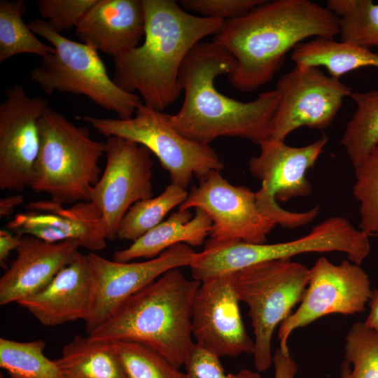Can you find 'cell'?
<instances>
[{
	"label": "cell",
	"mask_w": 378,
	"mask_h": 378,
	"mask_svg": "<svg viewBox=\"0 0 378 378\" xmlns=\"http://www.w3.org/2000/svg\"><path fill=\"white\" fill-rule=\"evenodd\" d=\"M310 269L290 259L263 262L234 273L240 302L248 307L254 333V365L265 371L272 363L274 331L300 302L307 287Z\"/></svg>",
	"instance_id": "obj_8"
},
{
	"label": "cell",
	"mask_w": 378,
	"mask_h": 378,
	"mask_svg": "<svg viewBox=\"0 0 378 378\" xmlns=\"http://www.w3.org/2000/svg\"><path fill=\"white\" fill-rule=\"evenodd\" d=\"M0 104V189L29 188L40 149L38 120L49 106L41 97H30L15 84Z\"/></svg>",
	"instance_id": "obj_14"
},
{
	"label": "cell",
	"mask_w": 378,
	"mask_h": 378,
	"mask_svg": "<svg viewBox=\"0 0 378 378\" xmlns=\"http://www.w3.org/2000/svg\"><path fill=\"white\" fill-rule=\"evenodd\" d=\"M353 195L360 204L359 229L378 237V146L355 169Z\"/></svg>",
	"instance_id": "obj_30"
},
{
	"label": "cell",
	"mask_w": 378,
	"mask_h": 378,
	"mask_svg": "<svg viewBox=\"0 0 378 378\" xmlns=\"http://www.w3.org/2000/svg\"><path fill=\"white\" fill-rule=\"evenodd\" d=\"M24 198L21 195H13L0 200V217L10 216L14 210L23 203Z\"/></svg>",
	"instance_id": "obj_37"
},
{
	"label": "cell",
	"mask_w": 378,
	"mask_h": 378,
	"mask_svg": "<svg viewBox=\"0 0 378 378\" xmlns=\"http://www.w3.org/2000/svg\"><path fill=\"white\" fill-rule=\"evenodd\" d=\"M340 378H351V369L346 360L342 361L340 365Z\"/></svg>",
	"instance_id": "obj_39"
},
{
	"label": "cell",
	"mask_w": 378,
	"mask_h": 378,
	"mask_svg": "<svg viewBox=\"0 0 378 378\" xmlns=\"http://www.w3.org/2000/svg\"><path fill=\"white\" fill-rule=\"evenodd\" d=\"M144 41L113 57V80L123 90L138 92L144 103L162 111L182 91L179 73L195 46L215 35L225 21L190 14L174 0H141Z\"/></svg>",
	"instance_id": "obj_3"
},
{
	"label": "cell",
	"mask_w": 378,
	"mask_h": 378,
	"mask_svg": "<svg viewBox=\"0 0 378 378\" xmlns=\"http://www.w3.org/2000/svg\"><path fill=\"white\" fill-rule=\"evenodd\" d=\"M105 144L106 166L90 201L102 214L107 239L113 240L129 209L153 197V161L146 148L130 140L110 136Z\"/></svg>",
	"instance_id": "obj_12"
},
{
	"label": "cell",
	"mask_w": 378,
	"mask_h": 378,
	"mask_svg": "<svg viewBox=\"0 0 378 378\" xmlns=\"http://www.w3.org/2000/svg\"><path fill=\"white\" fill-rule=\"evenodd\" d=\"M328 139L323 134L309 145L293 147L285 141L269 139L259 145L260 153L250 158L248 169L261 181L255 200L262 211L277 206V201L286 202L311 194L306 174L315 164Z\"/></svg>",
	"instance_id": "obj_16"
},
{
	"label": "cell",
	"mask_w": 378,
	"mask_h": 378,
	"mask_svg": "<svg viewBox=\"0 0 378 378\" xmlns=\"http://www.w3.org/2000/svg\"><path fill=\"white\" fill-rule=\"evenodd\" d=\"M326 7L339 18L342 41L378 48V4L372 0H328Z\"/></svg>",
	"instance_id": "obj_27"
},
{
	"label": "cell",
	"mask_w": 378,
	"mask_h": 378,
	"mask_svg": "<svg viewBox=\"0 0 378 378\" xmlns=\"http://www.w3.org/2000/svg\"><path fill=\"white\" fill-rule=\"evenodd\" d=\"M372 291L370 279L359 265L349 260L335 265L325 257L319 258L310 268L309 281L298 308L280 324L279 348L290 353L287 341L293 331L323 316L365 311Z\"/></svg>",
	"instance_id": "obj_11"
},
{
	"label": "cell",
	"mask_w": 378,
	"mask_h": 378,
	"mask_svg": "<svg viewBox=\"0 0 378 378\" xmlns=\"http://www.w3.org/2000/svg\"><path fill=\"white\" fill-rule=\"evenodd\" d=\"M187 378H261L255 372L243 369L225 374L220 357L195 343L184 363Z\"/></svg>",
	"instance_id": "obj_33"
},
{
	"label": "cell",
	"mask_w": 378,
	"mask_h": 378,
	"mask_svg": "<svg viewBox=\"0 0 378 378\" xmlns=\"http://www.w3.org/2000/svg\"><path fill=\"white\" fill-rule=\"evenodd\" d=\"M356 111L341 139L354 167H358L378 146V90L353 92Z\"/></svg>",
	"instance_id": "obj_24"
},
{
	"label": "cell",
	"mask_w": 378,
	"mask_h": 378,
	"mask_svg": "<svg viewBox=\"0 0 378 378\" xmlns=\"http://www.w3.org/2000/svg\"><path fill=\"white\" fill-rule=\"evenodd\" d=\"M264 0H181L185 10L201 15V17L229 20L239 18Z\"/></svg>",
	"instance_id": "obj_34"
},
{
	"label": "cell",
	"mask_w": 378,
	"mask_h": 378,
	"mask_svg": "<svg viewBox=\"0 0 378 378\" xmlns=\"http://www.w3.org/2000/svg\"><path fill=\"white\" fill-rule=\"evenodd\" d=\"M196 253L191 246L178 244L146 261L118 262L90 251L86 255L93 292L90 312L84 321L88 334L107 321L130 296L166 272L190 267Z\"/></svg>",
	"instance_id": "obj_13"
},
{
	"label": "cell",
	"mask_w": 378,
	"mask_h": 378,
	"mask_svg": "<svg viewBox=\"0 0 378 378\" xmlns=\"http://www.w3.org/2000/svg\"><path fill=\"white\" fill-rule=\"evenodd\" d=\"M199 209L212 221L205 248L243 241L265 244L276 223L258 208L255 192L232 185L220 171L211 172L192 186L178 209Z\"/></svg>",
	"instance_id": "obj_9"
},
{
	"label": "cell",
	"mask_w": 378,
	"mask_h": 378,
	"mask_svg": "<svg viewBox=\"0 0 378 378\" xmlns=\"http://www.w3.org/2000/svg\"><path fill=\"white\" fill-rule=\"evenodd\" d=\"M201 281L170 270L130 296L88 335L93 340L145 344L179 369L192 351V304Z\"/></svg>",
	"instance_id": "obj_4"
},
{
	"label": "cell",
	"mask_w": 378,
	"mask_h": 378,
	"mask_svg": "<svg viewBox=\"0 0 378 378\" xmlns=\"http://www.w3.org/2000/svg\"><path fill=\"white\" fill-rule=\"evenodd\" d=\"M76 118L105 136L124 138L146 148L168 172L172 183L186 189L195 176L201 181L224 165L209 144L181 134L170 123L167 113L143 103L127 119L78 115Z\"/></svg>",
	"instance_id": "obj_7"
},
{
	"label": "cell",
	"mask_w": 378,
	"mask_h": 378,
	"mask_svg": "<svg viewBox=\"0 0 378 378\" xmlns=\"http://www.w3.org/2000/svg\"><path fill=\"white\" fill-rule=\"evenodd\" d=\"M40 149L29 188L62 204L90 200L101 174L99 162L106 144L91 138L48 106L38 120Z\"/></svg>",
	"instance_id": "obj_5"
},
{
	"label": "cell",
	"mask_w": 378,
	"mask_h": 378,
	"mask_svg": "<svg viewBox=\"0 0 378 378\" xmlns=\"http://www.w3.org/2000/svg\"><path fill=\"white\" fill-rule=\"evenodd\" d=\"M93 281L87 255L78 251L41 290L18 304L41 325L56 326L81 319L90 312Z\"/></svg>",
	"instance_id": "obj_18"
},
{
	"label": "cell",
	"mask_w": 378,
	"mask_h": 378,
	"mask_svg": "<svg viewBox=\"0 0 378 378\" xmlns=\"http://www.w3.org/2000/svg\"><path fill=\"white\" fill-rule=\"evenodd\" d=\"M211 226V218L202 210L196 209L192 216L190 209H178L130 246L115 252L113 260L130 262L141 258L151 259L178 244L201 246L209 235Z\"/></svg>",
	"instance_id": "obj_21"
},
{
	"label": "cell",
	"mask_w": 378,
	"mask_h": 378,
	"mask_svg": "<svg viewBox=\"0 0 378 378\" xmlns=\"http://www.w3.org/2000/svg\"><path fill=\"white\" fill-rule=\"evenodd\" d=\"M274 366V378H295L298 365L290 353H285L278 348L272 356Z\"/></svg>",
	"instance_id": "obj_35"
},
{
	"label": "cell",
	"mask_w": 378,
	"mask_h": 378,
	"mask_svg": "<svg viewBox=\"0 0 378 378\" xmlns=\"http://www.w3.org/2000/svg\"><path fill=\"white\" fill-rule=\"evenodd\" d=\"M64 378H126L111 342L76 335L54 360Z\"/></svg>",
	"instance_id": "obj_23"
},
{
	"label": "cell",
	"mask_w": 378,
	"mask_h": 378,
	"mask_svg": "<svg viewBox=\"0 0 378 378\" xmlns=\"http://www.w3.org/2000/svg\"><path fill=\"white\" fill-rule=\"evenodd\" d=\"M279 102L271 122L270 139L285 141L301 127L323 130L353 91L340 79L325 74L318 67H295L277 81Z\"/></svg>",
	"instance_id": "obj_10"
},
{
	"label": "cell",
	"mask_w": 378,
	"mask_h": 378,
	"mask_svg": "<svg viewBox=\"0 0 378 378\" xmlns=\"http://www.w3.org/2000/svg\"><path fill=\"white\" fill-rule=\"evenodd\" d=\"M27 10L22 0L0 1V62L20 54L42 58L54 52L52 46L42 43L23 20Z\"/></svg>",
	"instance_id": "obj_25"
},
{
	"label": "cell",
	"mask_w": 378,
	"mask_h": 378,
	"mask_svg": "<svg viewBox=\"0 0 378 378\" xmlns=\"http://www.w3.org/2000/svg\"><path fill=\"white\" fill-rule=\"evenodd\" d=\"M42 340L18 342L0 338V367L15 378H64L54 360L44 354Z\"/></svg>",
	"instance_id": "obj_28"
},
{
	"label": "cell",
	"mask_w": 378,
	"mask_h": 378,
	"mask_svg": "<svg viewBox=\"0 0 378 378\" xmlns=\"http://www.w3.org/2000/svg\"><path fill=\"white\" fill-rule=\"evenodd\" d=\"M339 18L310 0H264L246 14L225 21L213 42L225 49L236 64L228 75L242 92L270 82L286 54L310 37L339 35Z\"/></svg>",
	"instance_id": "obj_1"
},
{
	"label": "cell",
	"mask_w": 378,
	"mask_h": 378,
	"mask_svg": "<svg viewBox=\"0 0 378 378\" xmlns=\"http://www.w3.org/2000/svg\"><path fill=\"white\" fill-rule=\"evenodd\" d=\"M126 378H187L162 355L139 342H111Z\"/></svg>",
	"instance_id": "obj_29"
},
{
	"label": "cell",
	"mask_w": 378,
	"mask_h": 378,
	"mask_svg": "<svg viewBox=\"0 0 378 378\" xmlns=\"http://www.w3.org/2000/svg\"><path fill=\"white\" fill-rule=\"evenodd\" d=\"M75 31L82 43L113 58L144 37L141 0H96Z\"/></svg>",
	"instance_id": "obj_20"
},
{
	"label": "cell",
	"mask_w": 378,
	"mask_h": 378,
	"mask_svg": "<svg viewBox=\"0 0 378 378\" xmlns=\"http://www.w3.org/2000/svg\"><path fill=\"white\" fill-rule=\"evenodd\" d=\"M370 307L369 314L364 321L369 327L378 331V290L372 291V297L368 302Z\"/></svg>",
	"instance_id": "obj_38"
},
{
	"label": "cell",
	"mask_w": 378,
	"mask_h": 378,
	"mask_svg": "<svg viewBox=\"0 0 378 378\" xmlns=\"http://www.w3.org/2000/svg\"><path fill=\"white\" fill-rule=\"evenodd\" d=\"M234 57L213 41L200 42L186 57L179 73L184 92L179 111L167 114L171 125L188 139L209 144L221 136L238 137L260 145L270 139L279 102L277 91H265L240 102L218 91L215 79L230 74Z\"/></svg>",
	"instance_id": "obj_2"
},
{
	"label": "cell",
	"mask_w": 378,
	"mask_h": 378,
	"mask_svg": "<svg viewBox=\"0 0 378 378\" xmlns=\"http://www.w3.org/2000/svg\"><path fill=\"white\" fill-rule=\"evenodd\" d=\"M24 236L8 230H0V264L3 267L10 253L16 250L22 243Z\"/></svg>",
	"instance_id": "obj_36"
},
{
	"label": "cell",
	"mask_w": 378,
	"mask_h": 378,
	"mask_svg": "<svg viewBox=\"0 0 378 378\" xmlns=\"http://www.w3.org/2000/svg\"><path fill=\"white\" fill-rule=\"evenodd\" d=\"M344 358L352 365L351 378H378V331L355 323L346 336Z\"/></svg>",
	"instance_id": "obj_31"
},
{
	"label": "cell",
	"mask_w": 378,
	"mask_h": 378,
	"mask_svg": "<svg viewBox=\"0 0 378 378\" xmlns=\"http://www.w3.org/2000/svg\"><path fill=\"white\" fill-rule=\"evenodd\" d=\"M295 66H323L336 78L360 67L378 68V54L370 49L334 38H315L298 44L292 50Z\"/></svg>",
	"instance_id": "obj_22"
},
{
	"label": "cell",
	"mask_w": 378,
	"mask_h": 378,
	"mask_svg": "<svg viewBox=\"0 0 378 378\" xmlns=\"http://www.w3.org/2000/svg\"><path fill=\"white\" fill-rule=\"evenodd\" d=\"M6 227L50 243L74 240L90 252L104 249L108 239L102 214L90 201L76 202L70 207L50 199L31 202Z\"/></svg>",
	"instance_id": "obj_17"
},
{
	"label": "cell",
	"mask_w": 378,
	"mask_h": 378,
	"mask_svg": "<svg viewBox=\"0 0 378 378\" xmlns=\"http://www.w3.org/2000/svg\"><path fill=\"white\" fill-rule=\"evenodd\" d=\"M96 0H40L36 6L41 17L57 32L76 28Z\"/></svg>",
	"instance_id": "obj_32"
},
{
	"label": "cell",
	"mask_w": 378,
	"mask_h": 378,
	"mask_svg": "<svg viewBox=\"0 0 378 378\" xmlns=\"http://www.w3.org/2000/svg\"><path fill=\"white\" fill-rule=\"evenodd\" d=\"M80 247L74 240L50 243L24 236L16 258L0 278V304L18 303L43 288Z\"/></svg>",
	"instance_id": "obj_19"
},
{
	"label": "cell",
	"mask_w": 378,
	"mask_h": 378,
	"mask_svg": "<svg viewBox=\"0 0 378 378\" xmlns=\"http://www.w3.org/2000/svg\"><path fill=\"white\" fill-rule=\"evenodd\" d=\"M28 25L55 49L29 74L30 79L45 93L84 95L99 107L116 113L120 119L133 116L144 103L139 95L123 90L109 77L94 48L66 38L42 19H34Z\"/></svg>",
	"instance_id": "obj_6"
},
{
	"label": "cell",
	"mask_w": 378,
	"mask_h": 378,
	"mask_svg": "<svg viewBox=\"0 0 378 378\" xmlns=\"http://www.w3.org/2000/svg\"><path fill=\"white\" fill-rule=\"evenodd\" d=\"M234 273L201 282L192 304L191 329L195 343L220 358L254 351V341L241 316Z\"/></svg>",
	"instance_id": "obj_15"
},
{
	"label": "cell",
	"mask_w": 378,
	"mask_h": 378,
	"mask_svg": "<svg viewBox=\"0 0 378 378\" xmlns=\"http://www.w3.org/2000/svg\"><path fill=\"white\" fill-rule=\"evenodd\" d=\"M188 195L186 189L171 183L157 197L136 202L121 220L117 238L136 240L162 222L172 209L185 202Z\"/></svg>",
	"instance_id": "obj_26"
},
{
	"label": "cell",
	"mask_w": 378,
	"mask_h": 378,
	"mask_svg": "<svg viewBox=\"0 0 378 378\" xmlns=\"http://www.w3.org/2000/svg\"><path fill=\"white\" fill-rule=\"evenodd\" d=\"M0 378H15V377H10V376H9L8 377H4L1 374Z\"/></svg>",
	"instance_id": "obj_40"
}]
</instances>
